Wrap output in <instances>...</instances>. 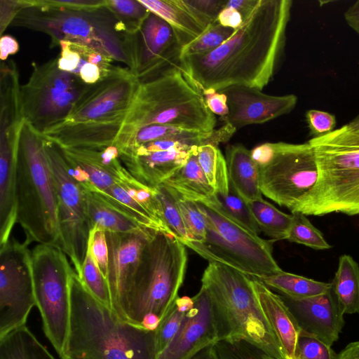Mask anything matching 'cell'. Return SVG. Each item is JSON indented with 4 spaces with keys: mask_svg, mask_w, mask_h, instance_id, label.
Wrapping results in <instances>:
<instances>
[{
    "mask_svg": "<svg viewBox=\"0 0 359 359\" xmlns=\"http://www.w3.org/2000/svg\"><path fill=\"white\" fill-rule=\"evenodd\" d=\"M15 203L16 222L26 241L60 248L57 194L45 138L25 120L17 155Z\"/></svg>",
    "mask_w": 359,
    "mask_h": 359,
    "instance_id": "obj_4",
    "label": "cell"
},
{
    "mask_svg": "<svg viewBox=\"0 0 359 359\" xmlns=\"http://www.w3.org/2000/svg\"><path fill=\"white\" fill-rule=\"evenodd\" d=\"M292 1L259 0L251 14L213 51L181 58L182 72L201 92L232 86L262 90L283 57Z\"/></svg>",
    "mask_w": 359,
    "mask_h": 359,
    "instance_id": "obj_1",
    "label": "cell"
},
{
    "mask_svg": "<svg viewBox=\"0 0 359 359\" xmlns=\"http://www.w3.org/2000/svg\"><path fill=\"white\" fill-rule=\"evenodd\" d=\"M235 29L222 25L217 20L210 25L203 33L181 50L180 59L209 53L226 41Z\"/></svg>",
    "mask_w": 359,
    "mask_h": 359,
    "instance_id": "obj_37",
    "label": "cell"
},
{
    "mask_svg": "<svg viewBox=\"0 0 359 359\" xmlns=\"http://www.w3.org/2000/svg\"><path fill=\"white\" fill-rule=\"evenodd\" d=\"M215 311L219 340H245L274 359H284L279 341L257 299L251 277L209 262L202 278Z\"/></svg>",
    "mask_w": 359,
    "mask_h": 359,
    "instance_id": "obj_5",
    "label": "cell"
},
{
    "mask_svg": "<svg viewBox=\"0 0 359 359\" xmlns=\"http://www.w3.org/2000/svg\"><path fill=\"white\" fill-rule=\"evenodd\" d=\"M198 163L217 196L227 195L229 188L226 159L217 147L205 144L198 147Z\"/></svg>",
    "mask_w": 359,
    "mask_h": 359,
    "instance_id": "obj_33",
    "label": "cell"
},
{
    "mask_svg": "<svg viewBox=\"0 0 359 359\" xmlns=\"http://www.w3.org/2000/svg\"><path fill=\"white\" fill-rule=\"evenodd\" d=\"M156 189L161 205L163 221L170 233L184 245L189 241V238L175 196L161 184Z\"/></svg>",
    "mask_w": 359,
    "mask_h": 359,
    "instance_id": "obj_40",
    "label": "cell"
},
{
    "mask_svg": "<svg viewBox=\"0 0 359 359\" xmlns=\"http://www.w3.org/2000/svg\"><path fill=\"white\" fill-rule=\"evenodd\" d=\"M11 25L47 34L50 48L59 46L60 41L81 43L130 67L126 34L106 6L70 10L31 6L20 11Z\"/></svg>",
    "mask_w": 359,
    "mask_h": 359,
    "instance_id": "obj_8",
    "label": "cell"
},
{
    "mask_svg": "<svg viewBox=\"0 0 359 359\" xmlns=\"http://www.w3.org/2000/svg\"><path fill=\"white\" fill-rule=\"evenodd\" d=\"M208 109L214 114L224 117L229 114V107L226 95L212 90L201 92Z\"/></svg>",
    "mask_w": 359,
    "mask_h": 359,
    "instance_id": "obj_50",
    "label": "cell"
},
{
    "mask_svg": "<svg viewBox=\"0 0 359 359\" xmlns=\"http://www.w3.org/2000/svg\"><path fill=\"white\" fill-rule=\"evenodd\" d=\"M344 15L347 25L359 35V0L348 7Z\"/></svg>",
    "mask_w": 359,
    "mask_h": 359,
    "instance_id": "obj_55",
    "label": "cell"
},
{
    "mask_svg": "<svg viewBox=\"0 0 359 359\" xmlns=\"http://www.w3.org/2000/svg\"><path fill=\"white\" fill-rule=\"evenodd\" d=\"M28 81L21 86L25 120L43 133L63 122L87 84L59 69L57 57L41 65L32 63Z\"/></svg>",
    "mask_w": 359,
    "mask_h": 359,
    "instance_id": "obj_12",
    "label": "cell"
},
{
    "mask_svg": "<svg viewBox=\"0 0 359 359\" xmlns=\"http://www.w3.org/2000/svg\"><path fill=\"white\" fill-rule=\"evenodd\" d=\"M346 125L351 128L359 129V114Z\"/></svg>",
    "mask_w": 359,
    "mask_h": 359,
    "instance_id": "obj_58",
    "label": "cell"
},
{
    "mask_svg": "<svg viewBox=\"0 0 359 359\" xmlns=\"http://www.w3.org/2000/svg\"><path fill=\"white\" fill-rule=\"evenodd\" d=\"M29 244L11 237L0 246V338L25 325L36 306Z\"/></svg>",
    "mask_w": 359,
    "mask_h": 359,
    "instance_id": "obj_14",
    "label": "cell"
},
{
    "mask_svg": "<svg viewBox=\"0 0 359 359\" xmlns=\"http://www.w3.org/2000/svg\"><path fill=\"white\" fill-rule=\"evenodd\" d=\"M336 359H359V341L347 344L337 353Z\"/></svg>",
    "mask_w": 359,
    "mask_h": 359,
    "instance_id": "obj_56",
    "label": "cell"
},
{
    "mask_svg": "<svg viewBox=\"0 0 359 359\" xmlns=\"http://www.w3.org/2000/svg\"><path fill=\"white\" fill-rule=\"evenodd\" d=\"M140 81L129 68L115 67L106 77L86 85L64 121L126 116Z\"/></svg>",
    "mask_w": 359,
    "mask_h": 359,
    "instance_id": "obj_16",
    "label": "cell"
},
{
    "mask_svg": "<svg viewBox=\"0 0 359 359\" xmlns=\"http://www.w3.org/2000/svg\"><path fill=\"white\" fill-rule=\"evenodd\" d=\"M196 147H176L142 155L119 154V158L133 178L156 188L183 166Z\"/></svg>",
    "mask_w": 359,
    "mask_h": 359,
    "instance_id": "obj_23",
    "label": "cell"
},
{
    "mask_svg": "<svg viewBox=\"0 0 359 359\" xmlns=\"http://www.w3.org/2000/svg\"><path fill=\"white\" fill-rule=\"evenodd\" d=\"M217 21L223 26L238 29L243 22L242 15L236 9L225 6L219 13Z\"/></svg>",
    "mask_w": 359,
    "mask_h": 359,
    "instance_id": "obj_51",
    "label": "cell"
},
{
    "mask_svg": "<svg viewBox=\"0 0 359 359\" xmlns=\"http://www.w3.org/2000/svg\"><path fill=\"white\" fill-rule=\"evenodd\" d=\"M337 355L331 346L311 334L301 331L297 342V359H336Z\"/></svg>",
    "mask_w": 359,
    "mask_h": 359,
    "instance_id": "obj_43",
    "label": "cell"
},
{
    "mask_svg": "<svg viewBox=\"0 0 359 359\" xmlns=\"http://www.w3.org/2000/svg\"><path fill=\"white\" fill-rule=\"evenodd\" d=\"M190 359H219L216 353L214 344L209 345L198 353H196Z\"/></svg>",
    "mask_w": 359,
    "mask_h": 359,
    "instance_id": "obj_57",
    "label": "cell"
},
{
    "mask_svg": "<svg viewBox=\"0 0 359 359\" xmlns=\"http://www.w3.org/2000/svg\"><path fill=\"white\" fill-rule=\"evenodd\" d=\"M259 0H230L226 6L238 11L245 20L252 12Z\"/></svg>",
    "mask_w": 359,
    "mask_h": 359,
    "instance_id": "obj_54",
    "label": "cell"
},
{
    "mask_svg": "<svg viewBox=\"0 0 359 359\" xmlns=\"http://www.w3.org/2000/svg\"><path fill=\"white\" fill-rule=\"evenodd\" d=\"M168 189L170 190V189ZM170 191L175 197L177 206L184 220L189 238V241L188 242H203L206 236V221L198 204L195 201L184 198L172 190Z\"/></svg>",
    "mask_w": 359,
    "mask_h": 359,
    "instance_id": "obj_41",
    "label": "cell"
},
{
    "mask_svg": "<svg viewBox=\"0 0 359 359\" xmlns=\"http://www.w3.org/2000/svg\"><path fill=\"white\" fill-rule=\"evenodd\" d=\"M66 158L88 176L90 185L104 191L124 181L130 174L123 165L119 151L111 145L102 149L61 148Z\"/></svg>",
    "mask_w": 359,
    "mask_h": 359,
    "instance_id": "obj_22",
    "label": "cell"
},
{
    "mask_svg": "<svg viewBox=\"0 0 359 359\" xmlns=\"http://www.w3.org/2000/svg\"><path fill=\"white\" fill-rule=\"evenodd\" d=\"M89 245L98 267L107 280L109 249L106 231L97 227H93L90 233Z\"/></svg>",
    "mask_w": 359,
    "mask_h": 359,
    "instance_id": "obj_44",
    "label": "cell"
},
{
    "mask_svg": "<svg viewBox=\"0 0 359 359\" xmlns=\"http://www.w3.org/2000/svg\"><path fill=\"white\" fill-rule=\"evenodd\" d=\"M308 142L315 153L318 178L294 212L316 216L333 212L358 215L359 129L346 124Z\"/></svg>",
    "mask_w": 359,
    "mask_h": 359,
    "instance_id": "obj_6",
    "label": "cell"
},
{
    "mask_svg": "<svg viewBox=\"0 0 359 359\" xmlns=\"http://www.w3.org/2000/svg\"><path fill=\"white\" fill-rule=\"evenodd\" d=\"M228 1L225 0H185V2L207 27L217 20Z\"/></svg>",
    "mask_w": 359,
    "mask_h": 359,
    "instance_id": "obj_45",
    "label": "cell"
},
{
    "mask_svg": "<svg viewBox=\"0 0 359 359\" xmlns=\"http://www.w3.org/2000/svg\"><path fill=\"white\" fill-rule=\"evenodd\" d=\"M214 348L219 359H274L245 340H219Z\"/></svg>",
    "mask_w": 359,
    "mask_h": 359,
    "instance_id": "obj_42",
    "label": "cell"
},
{
    "mask_svg": "<svg viewBox=\"0 0 359 359\" xmlns=\"http://www.w3.org/2000/svg\"><path fill=\"white\" fill-rule=\"evenodd\" d=\"M259 280L268 287L273 288L280 292L281 294L294 299H304L316 297L332 290L331 283L315 280L283 270Z\"/></svg>",
    "mask_w": 359,
    "mask_h": 359,
    "instance_id": "obj_30",
    "label": "cell"
},
{
    "mask_svg": "<svg viewBox=\"0 0 359 359\" xmlns=\"http://www.w3.org/2000/svg\"><path fill=\"white\" fill-rule=\"evenodd\" d=\"M187 264L185 245L173 235L156 231L141 254L128 296L126 320L140 326L149 315L161 320L179 297Z\"/></svg>",
    "mask_w": 359,
    "mask_h": 359,
    "instance_id": "obj_7",
    "label": "cell"
},
{
    "mask_svg": "<svg viewBox=\"0 0 359 359\" xmlns=\"http://www.w3.org/2000/svg\"><path fill=\"white\" fill-rule=\"evenodd\" d=\"M267 156L259 165L263 195L292 212L316 186L318 169L309 142L266 143Z\"/></svg>",
    "mask_w": 359,
    "mask_h": 359,
    "instance_id": "obj_11",
    "label": "cell"
},
{
    "mask_svg": "<svg viewBox=\"0 0 359 359\" xmlns=\"http://www.w3.org/2000/svg\"><path fill=\"white\" fill-rule=\"evenodd\" d=\"M192 297H178L168 313L161 320L156 330V343L158 355L173 339L187 314L193 307Z\"/></svg>",
    "mask_w": 359,
    "mask_h": 359,
    "instance_id": "obj_35",
    "label": "cell"
},
{
    "mask_svg": "<svg viewBox=\"0 0 359 359\" xmlns=\"http://www.w3.org/2000/svg\"><path fill=\"white\" fill-rule=\"evenodd\" d=\"M69 288V326L60 359H157L156 330L121 319L90 294L74 271Z\"/></svg>",
    "mask_w": 359,
    "mask_h": 359,
    "instance_id": "obj_2",
    "label": "cell"
},
{
    "mask_svg": "<svg viewBox=\"0 0 359 359\" xmlns=\"http://www.w3.org/2000/svg\"><path fill=\"white\" fill-rule=\"evenodd\" d=\"M126 116L69 122L63 121L42 134L61 148L102 149L114 145Z\"/></svg>",
    "mask_w": 359,
    "mask_h": 359,
    "instance_id": "obj_21",
    "label": "cell"
},
{
    "mask_svg": "<svg viewBox=\"0 0 359 359\" xmlns=\"http://www.w3.org/2000/svg\"><path fill=\"white\" fill-rule=\"evenodd\" d=\"M252 285L262 309L276 334L284 359H297V342L301 328L280 294L256 278Z\"/></svg>",
    "mask_w": 359,
    "mask_h": 359,
    "instance_id": "obj_24",
    "label": "cell"
},
{
    "mask_svg": "<svg viewBox=\"0 0 359 359\" xmlns=\"http://www.w3.org/2000/svg\"><path fill=\"white\" fill-rule=\"evenodd\" d=\"M106 2L107 0H30L31 6H45L70 10L97 8L105 6Z\"/></svg>",
    "mask_w": 359,
    "mask_h": 359,
    "instance_id": "obj_47",
    "label": "cell"
},
{
    "mask_svg": "<svg viewBox=\"0 0 359 359\" xmlns=\"http://www.w3.org/2000/svg\"><path fill=\"white\" fill-rule=\"evenodd\" d=\"M82 283L99 302L112 309L110 290L107 279L95 260L88 241L86 256L81 273L78 275Z\"/></svg>",
    "mask_w": 359,
    "mask_h": 359,
    "instance_id": "obj_36",
    "label": "cell"
},
{
    "mask_svg": "<svg viewBox=\"0 0 359 359\" xmlns=\"http://www.w3.org/2000/svg\"><path fill=\"white\" fill-rule=\"evenodd\" d=\"M156 231L154 229L128 233L106 231L109 249L107 282L112 310L124 320L128 296L141 254Z\"/></svg>",
    "mask_w": 359,
    "mask_h": 359,
    "instance_id": "obj_17",
    "label": "cell"
},
{
    "mask_svg": "<svg viewBox=\"0 0 359 359\" xmlns=\"http://www.w3.org/2000/svg\"><path fill=\"white\" fill-rule=\"evenodd\" d=\"M229 182L246 201L262 198L259 168L251 151L242 144L229 145L226 150Z\"/></svg>",
    "mask_w": 359,
    "mask_h": 359,
    "instance_id": "obj_27",
    "label": "cell"
},
{
    "mask_svg": "<svg viewBox=\"0 0 359 359\" xmlns=\"http://www.w3.org/2000/svg\"><path fill=\"white\" fill-rule=\"evenodd\" d=\"M59 46L61 48L57 57L59 69L76 75L81 60L80 54L71 46L69 41H60Z\"/></svg>",
    "mask_w": 359,
    "mask_h": 359,
    "instance_id": "obj_49",
    "label": "cell"
},
{
    "mask_svg": "<svg viewBox=\"0 0 359 359\" xmlns=\"http://www.w3.org/2000/svg\"><path fill=\"white\" fill-rule=\"evenodd\" d=\"M196 203L205 218L206 236L201 243L188 242L185 246L209 262L227 265L252 278L259 279L282 271L273 257L271 242L229 217L217 195Z\"/></svg>",
    "mask_w": 359,
    "mask_h": 359,
    "instance_id": "obj_9",
    "label": "cell"
},
{
    "mask_svg": "<svg viewBox=\"0 0 359 359\" xmlns=\"http://www.w3.org/2000/svg\"><path fill=\"white\" fill-rule=\"evenodd\" d=\"M0 359H55L26 326L0 338Z\"/></svg>",
    "mask_w": 359,
    "mask_h": 359,
    "instance_id": "obj_31",
    "label": "cell"
},
{
    "mask_svg": "<svg viewBox=\"0 0 359 359\" xmlns=\"http://www.w3.org/2000/svg\"><path fill=\"white\" fill-rule=\"evenodd\" d=\"M32 278L43 332L60 357L69 326L70 276L74 271L59 246L39 244L31 251Z\"/></svg>",
    "mask_w": 359,
    "mask_h": 359,
    "instance_id": "obj_10",
    "label": "cell"
},
{
    "mask_svg": "<svg viewBox=\"0 0 359 359\" xmlns=\"http://www.w3.org/2000/svg\"><path fill=\"white\" fill-rule=\"evenodd\" d=\"M301 330L331 346L338 340L344 318L332 290L320 295L294 299L280 294Z\"/></svg>",
    "mask_w": 359,
    "mask_h": 359,
    "instance_id": "obj_20",
    "label": "cell"
},
{
    "mask_svg": "<svg viewBox=\"0 0 359 359\" xmlns=\"http://www.w3.org/2000/svg\"><path fill=\"white\" fill-rule=\"evenodd\" d=\"M130 70L140 83L153 80L172 68L181 69L182 47L169 24L150 12L140 29L126 34Z\"/></svg>",
    "mask_w": 359,
    "mask_h": 359,
    "instance_id": "obj_15",
    "label": "cell"
},
{
    "mask_svg": "<svg viewBox=\"0 0 359 359\" xmlns=\"http://www.w3.org/2000/svg\"><path fill=\"white\" fill-rule=\"evenodd\" d=\"M82 185V184H81ZM91 228L114 233H136L147 229L120 202L90 185H82Z\"/></svg>",
    "mask_w": 359,
    "mask_h": 359,
    "instance_id": "obj_25",
    "label": "cell"
},
{
    "mask_svg": "<svg viewBox=\"0 0 359 359\" xmlns=\"http://www.w3.org/2000/svg\"><path fill=\"white\" fill-rule=\"evenodd\" d=\"M45 150L57 194L60 248L69 257L74 271L79 275L92 229L83 189L72 175L61 147L45 138Z\"/></svg>",
    "mask_w": 359,
    "mask_h": 359,
    "instance_id": "obj_13",
    "label": "cell"
},
{
    "mask_svg": "<svg viewBox=\"0 0 359 359\" xmlns=\"http://www.w3.org/2000/svg\"><path fill=\"white\" fill-rule=\"evenodd\" d=\"M217 198L220 208L229 217L250 233L258 236L261 231L248 202L238 194L230 182L227 195L224 197L217 196Z\"/></svg>",
    "mask_w": 359,
    "mask_h": 359,
    "instance_id": "obj_38",
    "label": "cell"
},
{
    "mask_svg": "<svg viewBox=\"0 0 359 359\" xmlns=\"http://www.w3.org/2000/svg\"><path fill=\"white\" fill-rule=\"evenodd\" d=\"M29 6V0H1L0 34H3L20 11Z\"/></svg>",
    "mask_w": 359,
    "mask_h": 359,
    "instance_id": "obj_48",
    "label": "cell"
},
{
    "mask_svg": "<svg viewBox=\"0 0 359 359\" xmlns=\"http://www.w3.org/2000/svg\"><path fill=\"white\" fill-rule=\"evenodd\" d=\"M105 6L126 34L137 32L150 13L139 0H107Z\"/></svg>",
    "mask_w": 359,
    "mask_h": 359,
    "instance_id": "obj_34",
    "label": "cell"
},
{
    "mask_svg": "<svg viewBox=\"0 0 359 359\" xmlns=\"http://www.w3.org/2000/svg\"><path fill=\"white\" fill-rule=\"evenodd\" d=\"M198 147L194 149L183 166L161 183L180 196L196 202L216 196L215 189L198 163Z\"/></svg>",
    "mask_w": 359,
    "mask_h": 359,
    "instance_id": "obj_28",
    "label": "cell"
},
{
    "mask_svg": "<svg viewBox=\"0 0 359 359\" xmlns=\"http://www.w3.org/2000/svg\"><path fill=\"white\" fill-rule=\"evenodd\" d=\"M292 215V222L287 240L315 250H327L331 248L321 231L311 223L306 215L294 212Z\"/></svg>",
    "mask_w": 359,
    "mask_h": 359,
    "instance_id": "obj_39",
    "label": "cell"
},
{
    "mask_svg": "<svg viewBox=\"0 0 359 359\" xmlns=\"http://www.w3.org/2000/svg\"><path fill=\"white\" fill-rule=\"evenodd\" d=\"M216 121L202 93L180 69L172 68L140 83L114 145L120 148L137 130L150 125L208 133L215 130Z\"/></svg>",
    "mask_w": 359,
    "mask_h": 359,
    "instance_id": "obj_3",
    "label": "cell"
},
{
    "mask_svg": "<svg viewBox=\"0 0 359 359\" xmlns=\"http://www.w3.org/2000/svg\"><path fill=\"white\" fill-rule=\"evenodd\" d=\"M19 50V44L12 36L5 34L0 39V58L6 61L10 55L15 54Z\"/></svg>",
    "mask_w": 359,
    "mask_h": 359,
    "instance_id": "obj_53",
    "label": "cell"
},
{
    "mask_svg": "<svg viewBox=\"0 0 359 359\" xmlns=\"http://www.w3.org/2000/svg\"><path fill=\"white\" fill-rule=\"evenodd\" d=\"M139 1L169 24L182 48L198 38L208 27L193 13L185 0Z\"/></svg>",
    "mask_w": 359,
    "mask_h": 359,
    "instance_id": "obj_26",
    "label": "cell"
},
{
    "mask_svg": "<svg viewBox=\"0 0 359 359\" xmlns=\"http://www.w3.org/2000/svg\"><path fill=\"white\" fill-rule=\"evenodd\" d=\"M306 120L313 137H321L331 133L337 124L336 118L333 114L316 109L307 111Z\"/></svg>",
    "mask_w": 359,
    "mask_h": 359,
    "instance_id": "obj_46",
    "label": "cell"
},
{
    "mask_svg": "<svg viewBox=\"0 0 359 359\" xmlns=\"http://www.w3.org/2000/svg\"><path fill=\"white\" fill-rule=\"evenodd\" d=\"M78 76L87 85L94 84L103 78L100 69L90 62L86 63L81 68Z\"/></svg>",
    "mask_w": 359,
    "mask_h": 359,
    "instance_id": "obj_52",
    "label": "cell"
},
{
    "mask_svg": "<svg viewBox=\"0 0 359 359\" xmlns=\"http://www.w3.org/2000/svg\"><path fill=\"white\" fill-rule=\"evenodd\" d=\"M220 92L226 95L229 107V114L222 119L236 130L289 114L298 100L295 95H270L243 86H232Z\"/></svg>",
    "mask_w": 359,
    "mask_h": 359,
    "instance_id": "obj_19",
    "label": "cell"
},
{
    "mask_svg": "<svg viewBox=\"0 0 359 359\" xmlns=\"http://www.w3.org/2000/svg\"><path fill=\"white\" fill-rule=\"evenodd\" d=\"M192 298L193 307L157 359H190L203 348L219 341L217 316L208 292L201 287Z\"/></svg>",
    "mask_w": 359,
    "mask_h": 359,
    "instance_id": "obj_18",
    "label": "cell"
},
{
    "mask_svg": "<svg viewBox=\"0 0 359 359\" xmlns=\"http://www.w3.org/2000/svg\"><path fill=\"white\" fill-rule=\"evenodd\" d=\"M332 290L344 314L359 313V265L348 255L339 259Z\"/></svg>",
    "mask_w": 359,
    "mask_h": 359,
    "instance_id": "obj_29",
    "label": "cell"
},
{
    "mask_svg": "<svg viewBox=\"0 0 359 359\" xmlns=\"http://www.w3.org/2000/svg\"><path fill=\"white\" fill-rule=\"evenodd\" d=\"M261 231L274 240L287 239L292 215L286 214L262 198L248 202Z\"/></svg>",
    "mask_w": 359,
    "mask_h": 359,
    "instance_id": "obj_32",
    "label": "cell"
}]
</instances>
